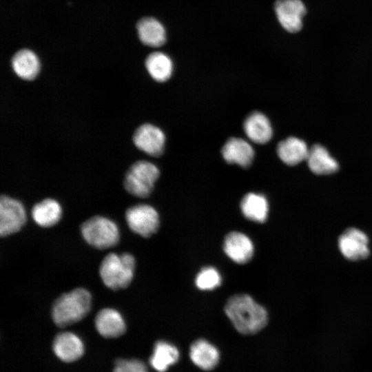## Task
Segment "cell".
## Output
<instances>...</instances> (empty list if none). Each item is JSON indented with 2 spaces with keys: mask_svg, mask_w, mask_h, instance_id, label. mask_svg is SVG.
I'll list each match as a JSON object with an SVG mask.
<instances>
[{
  "mask_svg": "<svg viewBox=\"0 0 372 372\" xmlns=\"http://www.w3.org/2000/svg\"><path fill=\"white\" fill-rule=\"evenodd\" d=\"M27 220L23 204L6 195L0 198V235L8 236L18 232Z\"/></svg>",
  "mask_w": 372,
  "mask_h": 372,
  "instance_id": "obj_7",
  "label": "cell"
},
{
  "mask_svg": "<svg viewBox=\"0 0 372 372\" xmlns=\"http://www.w3.org/2000/svg\"><path fill=\"white\" fill-rule=\"evenodd\" d=\"M195 283L200 290H212L220 285L221 276L215 268L204 267L197 274Z\"/></svg>",
  "mask_w": 372,
  "mask_h": 372,
  "instance_id": "obj_25",
  "label": "cell"
},
{
  "mask_svg": "<svg viewBox=\"0 0 372 372\" xmlns=\"http://www.w3.org/2000/svg\"><path fill=\"white\" fill-rule=\"evenodd\" d=\"M189 357L198 367L210 371L218 364L220 355L216 347L204 339H199L191 345Z\"/></svg>",
  "mask_w": 372,
  "mask_h": 372,
  "instance_id": "obj_16",
  "label": "cell"
},
{
  "mask_svg": "<svg viewBox=\"0 0 372 372\" xmlns=\"http://www.w3.org/2000/svg\"><path fill=\"white\" fill-rule=\"evenodd\" d=\"M240 209L247 219L257 223H264L268 216L269 205L264 195L251 192L242 198Z\"/></svg>",
  "mask_w": 372,
  "mask_h": 372,
  "instance_id": "obj_22",
  "label": "cell"
},
{
  "mask_svg": "<svg viewBox=\"0 0 372 372\" xmlns=\"http://www.w3.org/2000/svg\"><path fill=\"white\" fill-rule=\"evenodd\" d=\"M125 219L133 232L145 238L150 237L159 227L157 211L147 204H138L127 208Z\"/></svg>",
  "mask_w": 372,
  "mask_h": 372,
  "instance_id": "obj_6",
  "label": "cell"
},
{
  "mask_svg": "<svg viewBox=\"0 0 372 372\" xmlns=\"http://www.w3.org/2000/svg\"><path fill=\"white\" fill-rule=\"evenodd\" d=\"M52 348L55 355L65 362L79 360L84 353V346L81 338L70 331L57 334L53 341Z\"/></svg>",
  "mask_w": 372,
  "mask_h": 372,
  "instance_id": "obj_12",
  "label": "cell"
},
{
  "mask_svg": "<svg viewBox=\"0 0 372 372\" xmlns=\"http://www.w3.org/2000/svg\"><path fill=\"white\" fill-rule=\"evenodd\" d=\"M134 145L152 156H160L164 150L165 136L158 127L144 123L138 126L132 136Z\"/></svg>",
  "mask_w": 372,
  "mask_h": 372,
  "instance_id": "obj_9",
  "label": "cell"
},
{
  "mask_svg": "<svg viewBox=\"0 0 372 372\" xmlns=\"http://www.w3.org/2000/svg\"><path fill=\"white\" fill-rule=\"evenodd\" d=\"M114 372H148L146 365L137 359H118L115 362Z\"/></svg>",
  "mask_w": 372,
  "mask_h": 372,
  "instance_id": "obj_26",
  "label": "cell"
},
{
  "mask_svg": "<svg viewBox=\"0 0 372 372\" xmlns=\"http://www.w3.org/2000/svg\"><path fill=\"white\" fill-rule=\"evenodd\" d=\"M221 152L226 162L236 163L245 168L250 166L254 157L251 145L240 138H230L223 147Z\"/></svg>",
  "mask_w": 372,
  "mask_h": 372,
  "instance_id": "obj_14",
  "label": "cell"
},
{
  "mask_svg": "<svg viewBox=\"0 0 372 372\" xmlns=\"http://www.w3.org/2000/svg\"><path fill=\"white\" fill-rule=\"evenodd\" d=\"M159 169L152 163L137 161L127 170L123 186L131 195L138 198H146L152 193L154 183L159 177Z\"/></svg>",
  "mask_w": 372,
  "mask_h": 372,
  "instance_id": "obj_4",
  "label": "cell"
},
{
  "mask_svg": "<svg viewBox=\"0 0 372 372\" xmlns=\"http://www.w3.org/2000/svg\"><path fill=\"white\" fill-rule=\"evenodd\" d=\"M311 171L318 175L333 174L338 171V164L327 149L319 144L309 149L306 159Z\"/></svg>",
  "mask_w": 372,
  "mask_h": 372,
  "instance_id": "obj_20",
  "label": "cell"
},
{
  "mask_svg": "<svg viewBox=\"0 0 372 372\" xmlns=\"http://www.w3.org/2000/svg\"><path fill=\"white\" fill-rule=\"evenodd\" d=\"M95 327L99 333L106 338L121 336L126 331V325L122 315L112 308L100 310L95 317Z\"/></svg>",
  "mask_w": 372,
  "mask_h": 372,
  "instance_id": "obj_13",
  "label": "cell"
},
{
  "mask_svg": "<svg viewBox=\"0 0 372 372\" xmlns=\"http://www.w3.org/2000/svg\"><path fill=\"white\" fill-rule=\"evenodd\" d=\"M225 311L235 329L242 334H254L267 323L266 309L247 294H236L228 299Z\"/></svg>",
  "mask_w": 372,
  "mask_h": 372,
  "instance_id": "obj_1",
  "label": "cell"
},
{
  "mask_svg": "<svg viewBox=\"0 0 372 372\" xmlns=\"http://www.w3.org/2000/svg\"><path fill=\"white\" fill-rule=\"evenodd\" d=\"M81 232L90 245L99 249L115 246L120 238L117 225L102 216H95L85 221L81 226Z\"/></svg>",
  "mask_w": 372,
  "mask_h": 372,
  "instance_id": "obj_5",
  "label": "cell"
},
{
  "mask_svg": "<svg viewBox=\"0 0 372 372\" xmlns=\"http://www.w3.org/2000/svg\"><path fill=\"white\" fill-rule=\"evenodd\" d=\"M92 296L86 289L79 287L60 296L52 307V318L59 327L73 324L90 312Z\"/></svg>",
  "mask_w": 372,
  "mask_h": 372,
  "instance_id": "obj_2",
  "label": "cell"
},
{
  "mask_svg": "<svg viewBox=\"0 0 372 372\" xmlns=\"http://www.w3.org/2000/svg\"><path fill=\"white\" fill-rule=\"evenodd\" d=\"M274 10L279 23L286 31L296 33L302 29L307 13L302 0H277Z\"/></svg>",
  "mask_w": 372,
  "mask_h": 372,
  "instance_id": "obj_8",
  "label": "cell"
},
{
  "mask_svg": "<svg viewBox=\"0 0 372 372\" xmlns=\"http://www.w3.org/2000/svg\"><path fill=\"white\" fill-rule=\"evenodd\" d=\"M223 249L230 259L238 264L249 262L254 251V245L250 238L238 231L230 232L225 236Z\"/></svg>",
  "mask_w": 372,
  "mask_h": 372,
  "instance_id": "obj_11",
  "label": "cell"
},
{
  "mask_svg": "<svg viewBox=\"0 0 372 372\" xmlns=\"http://www.w3.org/2000/svg\"><path fill=\"white\" fill-rule=\"evenodd\" d=\"M135 265V258L129 253H110L101 263L100 277L104 285L112 290L125 289L132 281Z\"/></svg>",
  "mask_w": 372,
  "mask_h": 372,
  "instance_id": "obj_3",
  "label": "cell"
},
{
  "mask_svg": "<svg viewBox=\"0 0 372 372\" xmlns=\"http://www.w3.org/2000/svg\"><path fill=\"white\" fill-rule=\"evenodd\" d=\"M179 359V351L173 344L158 341L149 358L150 365L158 372H165Z\"/></svg>",
  "mask_w": 372,
  "mask_h": 372,
  "instance_id": "obj_23",
  "label": "cell"
},
{
  "mask_svg": "<svg viewBox=\"0 0 372 372\" xmlns=\"http://www.w3.org/2000/svg\"><path fill=\"white\" fill-rule=\"evenodd\" d=\"M145 68L154 80L157 82H165L172 76L173 63L167 54L155 52L146 58Z\"/></svg>",
  "mask_w": 372,
  "mask_h": 372,
  "instance_id": "obj_24",
  "label": "cell"
},
{
  "mask_svg": "<svg viewBox=\"0 0 372 372\" xmlns=\"http://www.w3.org/2000/svg\"><path fill=\"white\" fill-rule=\"evenodd\" d=\"M138 34L141 42L148 46L157 48L166 41V32L163 24L153 17H145L137 23Z\"/></svg>",
  "mask_w": 372,
  "mask_h": 372,
  "instance_id": "obj_19",
  "label": "cell"
},
{
  "mask_svg": "<svg viewBox=\"0 0 372 372\" xmlns=\"http://www.w3.org/2000/svg\"><path fill=\"white\" fill-rule=\"evenodd\" d=\"M243 129L247 136L254 143L265 144L272 136V128L267 117L261 112H254L245 120Z\"/></svg>",
  "mask_w": 372,
  "mask_h": 372,
  "instance_id": "obj_15",
  "label": "cell"
},
{
  "mask_svg": "<svg viewBox=\"0 0 372 372\" xmlns=\"http://www.w3.org/2000/svg\"><path fill=\"white\" fill-rule=\"evenodd\" d=\"M338 247L341 254L348 260H359L369 254V239L361 230L349 228L338 239Z\"/></svg>",
  "mask_w": 372,
  "mask_h": 372,
  "instance_id": "obj_10",
  "label": "cell"
},
{
  "mask_svg": "<svg viewBox=\"0 0 372 372\" xmlns=\"http://www.w3.org/2000/svg\"><path fill=\"white\" fill-rule=\"evenodd\" d=\"M309 149L305 142L296 137H289L277 146V154L285 164L293 166L307 159Z\"/></svg>",
  "mask_w": 372,
  "mask_h": 372,
  "instance_id": "obj_21",
  "label": "cell"
},
{
  "mask_svg": "<svg viewBox=\"0 0 372 372\" xmlns=\"http://www.w3.org/2000/svg\"><path fill=\"white\" fill-rule=\"evenodd\" d=\"M11 63L14 73L25 81L34 80L40 71V62L37 56L28 49L18 51L13 56Z\"/></svg>",
  "mask_w": 372,
  "mask_h": 372,
  "instance_id": "obj_18",
  "label": "cell"
},
{
  "mask_svg": "<svg viewBox=\"0 0 372 372\" xmlns=\"http://www.w3.org/2000/svg\"><path fill=\"white\" fill-rule=\"evenodd\" d=\"M31 215L39 226L50 227L55 225L61 218L62 208L57 200L48 198L32 207Z\"/></svg>",
  "mask_w": 372,
  "mask_h": 372,
  "instance_id": "obj_17",
  "label": "cell"
}]
</instances>
